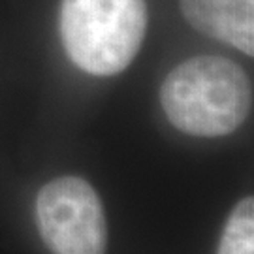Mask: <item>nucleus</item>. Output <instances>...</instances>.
I'll list each match as a JSON object with an SVG mask.
<instances>
[{
  "instance_id": "obj_1",
  "label": "nucleus",
  "mask_w": 254,
  "mask_h": 254,
  "mask_svg": "<svg viewBox=\"0 0 254 254\" xmlns=\"http://www.w3.org/2000/svg\"><path fill=\"white\" fill-rule=\"evenodd\" d=\"M160 102L173 127L192 136L218 137L245 123L253 87L236 63L222 57H194L168 73Z\"/></svg>"
},
{
  "instance_id": "obj_2",
  "label": "nucleus",
  "mask_w": 254,
  "mask_h": 254,
  "mask_svg": "<svg viewBox=\"0 0 254 254\" xmlns=\"http://www.w3.org/2000/svg\"><path fill=\"white\" fill-rule=\"evenodd\" d=\"M145 28V0H63L64 49L94 75L123 72L139 51Z\"/></svg>"
},
{
  "instance_id": "obj_3",
  "label": "nucleus",
  "mask_w": 254,
  "mask_h": 254,
  "mask_svg": "<svg viewBox=\"0 0 254 254\" xmlns=\"http://www.w3.org/2000/svg\"><path fill=\"white\" fill-rule=\"evenodd\" d=\"M38 226L55 254H106L108 226L100 198L79 177L46 185L36 201Z\"/></svg>"
},
{
  "instance_id": "obj_4",
  "label": "nucleus",
  "mask_w": 254,
  "mask_h": 254,
  "mask_svg": "<svg viewBox=\"0 0 254 254\" xmlns=\"http://www.w3.org/2000/svg\"><path fill=\"white\" fill-rule=\"evenodd\" d=\"M196 30L254 57V0H179Z\"/></svg>"
},
{
  "instance_id": "obj_5",
  "label": "nucleus",
  "mask_w": 254,
  "mask_h": 254,
  "mask_svg": "<svg viewBox=\"0 0 254 254\" xmlns=\"http://www.w3.org/2000/svg\"><path fill=\"white\" fill-rule=\"evenodd\" d=\"M217 254H254V196L243 198L234 207Z\"/></svg>"
}]
</instances>
